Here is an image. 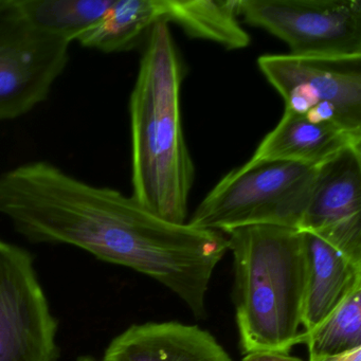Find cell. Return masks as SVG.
Masks as SVG:
<instances>
[{"instance_id":"obj_10","label":"cell","mask_w":361,"mask_h":361,"mask_svg":"<svg viewBox=\"0 0 361 361\" xmlns=\"http://www.w3.org/2000/svg\"><path fill=\"white\" fill-rule=\"evenodd\" d=\"M103 361H232L209 331L179 322L132 325L115 338Z\"/></svg>"},{"instance_id":"obj_7","label":"cell","mask_w":361,"mask_h":361,"mask_svg":"<svg viewBox=\"0 0 361 361\" xmlns=\"http://www.w3.org/2000/svg\"><path fill=\"white\" fill-rule=\"evenodd\" d=\"M56 324L28 251L0 240V361H54Z\"/></svg>"},{"instance_id":"obj_16","label":"cell","mask_w":361,"mask_h":361,"mask_svg":"<svg viewBox=\"0 0 361 361\" xmlns=\"http://www.w3.org/2000/svg\"><path fill=\"white\" fill-rule=\"evenodd\" d=\"M302 343L312 357L343 354L361 348V279L312 331H303Z\"/></svg>"},{"instance_id":"obj_14","label":"cell","mask_w":361,"mask_h":361,"mask_svg":"<svg viewBox=\"0 0 361 361\" xmlns=\"http://www.w3.org/2000/svg\"><path fill=\"white\" fill-rule=\"evenodd\" d=\"M238 0H164V23L227 50L244 49L250 37L238 23Z\"/></svg>"},{"instance_id":"obj_2","label":"cell","mask_w":361,"mask_h":361,"mask_svg":"<svg viewBox=\"0 0 361 361\" xmlns=\"http://www.w3.org/2000/svg\"><path fill=\"white\" fill-rule=\"evenodd\" d=\"M185 67L168 24L147 35L130 99L133 197L166 221L185 224L195 166L181 123Z\"/></svg>"},{"instance_id":"obj_18","label":"cell","mask_w":361,"mask_h":361,"mask_svg":"<svg viewBox=\"0 0 361 361\" xmlns=\"http://www.w3.org/2000/svg\"><path fill=\"white\" fill-rule=\"evenodd\" d=\"M243 361H303L298 357L291 356L289 352L279 350H259L247 353Z\"/></svg>"},{"instance_id":"obj_8","label":"cell","mask_w":361,"mask_h":361,"mask_svg":"<svg viewBox=\"0 0 361 361\" xmlns=\"http://www.w3.org/2000/svg\"><path fill=\"white\" fill-rule=\"evenodd\" d=\"M71 43L23 20L0 35V121L45 102L69 63Z\"/></svg>"},{"instance_id":"obj_17","label":"cell","mask_w":361,"mask_h":361,"mask_svg":"<svg viewBox=\"0 0 361 361\" xmlns=\"http://www.w3.org/2000/svg\"><path fill=\"white\" fill-rule=\"evenodd\" d=\"M16 0H0V35L23 22Z\"/></svg>"},{"instance_id":"obj_11","label":"cell","mask_w":361,"mask_h":361,"mask_svg":"<svg viewBox=\"0 0 361 361\" xmlns=\"http://www.w3.org/2000/svg\"><path fill=\"white\" fill-rule=\"evenodd\" d=\"M350 147H361V134L335 124L314 123L285 109L282 119L259 143L250 161L279 160L320 166Z\"/></svg>"},{"instance_id":"obj_15","label":"cell","mask_w":361,"mask_h":361,"mask_svg":"<svg viewBox=\"0 0 361 361\" xmlns=\"http://www.w3.org/2000/svg\"><path fill=\"white\" fill-rule=\"evenodd\" d=\"M16 3L29 26L71 44L104 16L113 0H16Z\"/></svg>"},{"instance_id":"obj_20","label":"cell","mask_w":361,"mask_h":361,"mask_svg":"<svg viewBox=\"0 0 361 361\" xmlns=\"http://www.w3.org/2000/svg\"><path fill=\"white\" fill-rule=\"evenodd\" d=\"M75 361H96V360H94V359L90 356H81V357H79V358H78L77 360H75Z\"/></svg>"},{"instance_id":"obj_12","label":"cell","mask_w":361,"mask_h":361,"mask_svg":"<svg viewBox=\"0 0 361 361\" xmlns=\"http://www.w3.org/2000/svg\"><path fill=\"white\" fill-rule=\"evenodd\" d=\"M306 282L302 310L303 331L318 326L361 279V263L312 232L302 231Z\"/></svg>"},{"instance_id":"obj_9","label":"cell","mask_w":361,"mask_h":361,"mask_svg":"<svg viewBox=\"0 0 361 361\" xmlns=\"http://www.w3.org/2000/svg\"><path fill=\"white\" fill-rule=\"evenodd\" d=\"M299 230L361 263V147H348L319 166Z\"/></svg>"},{"instance_id":"obj_3","label":"cell","mask_w":361,"mask_h":361,"mask_svg":"<svg viewBox=\"0 0 361 361\" xmlns=\"http://www.w3.org/2000/svg\"><path fill=\"white\" fill-rule=\"evenodd\" d=\"M234 299L245 352H289L302 343L306 282L303 234L295 228L250 226L228 232Z\"/></svg>"},{"instance_id":"obj_5","label":"cell","mask_w":361,"mask_h":361,"mask_svg":"<svg viewBox=\"0 0 361 361\" xmlns=\"http://www.w3.org/2000/svg\"><path fill=\"white\" fill-rule=\"evenodd\" d=\"M238 13L282 39L290 56L361 58V0H238Z\"/></svg>"},{"instance_id":"obj_13","label":"cell","mask_w":361,"mask_h":361,"mask_svg":"<svg viewBox=\"0 0 361 361\" xmlns=\"http://www.w3.org/2000/svg\"><path fill=\"white\" fill-rule=\"evenodd\" d=\"M160 22H164V0H113L104 16L77 42L104 54L128 51Z\"/></svg>"},{"instance_id":"obj_1","label":"cell","mask_w":361,"mask_h":361,"mask_svg":"<svg viewBox=\"0 0 361 361\" xmlns=\"http://www.w3.org/2000/svg\"><path fill=\"white\" fill-rule=\"evenodd\" d=\"M0 214L32 242L71 245L153 278L200 319L213 272L229 250L221 232L171 223L133 196L44 160L0 175Z\"/></svg>"},{"instance_id":"obj_4","label":"cell","mask_w":361,"mask_h":361,"mask_svg":"<svg viewBox=\"0 0 361 361\" xmlns=\"http://www.w3.org/2000/svg\"><path fill=\"white\" fill-rule=\"evenodd\" d=\"M318 168L279 160H249L217 183L188 224L225 234L250 226L299 229Z\"/></svg>"},{"instance_id":"obj_19","label":"cell","mask_w":361,"mask_h":361,"mask_svg":"<svg viewBox=\"0 0 361 361\" xmlns=\"http://www.w3.org/2000/svg\"><path fill=\"white\" fill-rule=\"evenodd\" d=\"M308 361H361V348L343 354L312 357Z\"/></svg>"},{"instance_id":"obj_6","label":"cell","mask_w":361,"mask_h":361,"mask_svg":"<svg viewBox=\"0 0 361 361\" xmlns=\"http://www.w3.org/2000/svg\"><path fill=\"white\" fill-rule=\"evenodd\" d=\"M257 65L285 109L361 134V58L263 56Z\"/></svg>"}]
</instances>
